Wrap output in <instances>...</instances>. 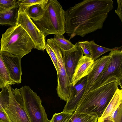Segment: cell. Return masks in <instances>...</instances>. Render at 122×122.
Wrapping results in <instances>:
<instances>
[{
	"mask_svg": "<svg viewBox=\"0 0 122 122\" xmlns=\"http://www.w3.org/2000/svg\"><path fill=\"white\" fill-rule=\"evenodd\" d=\"M112 0H85L65 12V33L70 37H84L101 29L109 12L113 8Z\"/></svg>",
	"mask_w": 122,
	"mask_h": 122,
	"instance_id": "cell-1",
	"label": "cell"
},
{
	"mask_svg": "<svg viewBox=\"0 0 122 122\" xmlns=\"http://www.w3.org/2000/svg\"><path fill=\"white\" fill-rule=\"evenodd\" d=\"M119 85L113 82L90 92L79 102L75 113L102 115L113 97Z\"/></svg>",
	"mask_w": 122,
	"mask_h": 122,
	"instance_id": "cell-2",
	"label": "cell"
},
{
	"mask_svg": "<svg viewBox=\"0 0 122 122\" xmlns=\"http://www.w3.org/2000/svg\"><path fill=\"white\" fill-rule=\"evenodd\" d=\"M65 12L56 0H47L42 16L32 20L38 29L46 37L50 34L63 35L65 33Z\"/></svg>",
	"mask_w": 122,
	"mask_h": 122,
	"instance_id": "cell-3",
	"label": "cell"
},
{
	"mask_svg": "<svg viewBox=\"0 0 122 122\" xmlns=\"http://www.w3.org/2000/svg\"><path fill=\"white\" fill-rule=\"evenodd\" d=\"M0 43L1 51L22 58L34 47L28 34L20 25H16L8 28L2 34Z\"/></svg>",
	"mask_w": 122,
	"mask_h": 122,
	"instance_id": "cell-4",
	"label": "cell"
},
{
	"mask_svg": "<svg viewBox=\"0 0 122 122\" xmlns=\"http://www.w3.org/2000/svg\"><path fill=\"white\" fill-rule=\"evenodd\" d=\"M0 103L9 122H31L25 110L19 89L8 85L1 89Z\"/></svg>",
	"mask_w": 122,
	"mask_h": 122,
	"instance_id": "cell-5",
	"label": "cell"
},
{
	"mask_svg": "<svg viewBox=\"0 0 122 122\" xmlns=\"http://www.w3.org/2000/svg\"><path fill=\"white\" fill-rule=\"evenodd\" d=\"M122 47L114 48L110 51L109 54L110 59L94 83L90 92L115 82H117L122 89Z\"/></svg>",
	"mask_w": 122,
	"mask_h": 122,
	"instance_id": "cell-6",
	"label": "cell"
},
{
	"mask_svg": "<svg viewBox=\"0 0 122 122\" xmlns=\"http://www.w3.org/2000/svg\"><path fill=\"white\" fill-rule=\"evenodd\" d=\"M25 110L31 122H50L40 97L29 86L19 89Z\"/></svg>",
	"mask_w": 122,
	"mask_h": 122,
	"instance_id": "cell-7",
	"label": "cell"
},
{
	"mask_svg": "<svg viewBox=\"0 0 122 122\" xmlns=\"http://www.w3.org/2000/svg\"><path fill=\"white\" fill-rule=\"evenodd\" d=\"M18 4L19 9L16 25H20L28 35L33 43L34 49L44 51L45 49L46 37L29 17L25 9Z\"/></svg>",
	"mask_w": 122,
	"mask_h": 122,
	"instance_id": "cell-8",
	"label": "cell"
},
{
	"mask_svg": "<svg viewBox=\"0 0 122 122\" xmlns=\"http://www.w3.org/2000/svg\"><path fill=\"white\" fill-rule=\"evenodd\" d=\"M56 53L58 61L57 93L61 99L66 102L70 96L72 86L66 71L62 51L53 39H50Z\"/></svg>",
	"mask_w": 122,
	"mask_h": 122,
	"instance_id": "cell-9",
	"label": "cell"
},
{
	"mask_svg": "<svg viewBox=\"0 0 122 122\" xmlns=\"http://www.w3.org/2000/svg\"><path fill=\"white\" fill-rule=\"evenodd\" d=\"M61 51L66 74L72 85L75 69L79 59L84 55L83 52L78 42L71 49L66 51Z\"/></svg>",
	"mask_w": 122,
	"mask_h": 122,
	"instance_id": "cell-10",
	"label": "cell"
},
{
	"mask_svg": "<svg viewBox=\"0 0 122 122\" xmlns=\"http://www.w3.org/2000/svg\"><path fill=\"white\" fill-rule=\"evenodd\" d=\"M87 80V76L80 79L73 86H72L63 112L72 113L75 111L85 91Z\"/></svg>",
	"mask_w": 122,
	"mask_h": 122,
	"instance_id": "cell-11",
	"label": "cell"
},
{
	"mask_svg": "<svg viewBox=\"0 0 122 122\" xmlns=\"http://www.w3.org/2000/svg\"><path fill=\"white\" fill-rule=\"evenodd\" d=\"M2 53L3 61L11 79L15 84L21 83L22 58L5 51H2Z\"/></svg>",
	"mask_w": 122,
	"mask_h": 122,
	"instance_id": "cell-12",
	"label": "cell"
},
{
	"mask_svg": "<svg viewBox=\"0 0 122 122\" xmlns=\"http://www.w3.org/2000/svg\"><path fill=\"white\" fill-rule=\"evenodd\" d=\"M110 57L109 55L104 56L94 61L92 69L87 76L85 90L80 102L90 92L94 83L108 61Z\"/></svg>",
	"mask_w": 122,
	"mask_h": 122,
	"instance_id": "cell-13",
	"label": "cell"
},
{
	"mask_svg": "<svg viewBox=\"0 0 122 122\" xmlns=\"http://www.w3.org/2000/svg\"><path fill=\"white\" fill-rule=\"evenodd\" d=\"M94 61L92 58L84 55L81 57L73 76L72 83V86L81 79L87 76L92 69Z\"/></svg>",
	"mask_w": 122,
	"mask_h": 122,
	"instance_id": "cell-14",
	"label": "cell"
},
{
	"mask_svg": "<svg viewBox=\"0 0 122 122\" xmlns=\"http://www.w3.org/2000/svg\"><path fill=\"white\" fill-rule=\"evenodd\" d=\"M122 103V90L118 88L113 97L97 122H104L108 119L113 112Z\"/></svg>",
	"mask_w": 122,
	"mask_h": 122,
	"instance_id": "cell-15",
	"label": "cell"
},
{
	"mask_svg": "<svg viewBox=\"0 0 122 122\" xmlns=\"http://www.w3.org/2000/svg\"><path fill=\"white\" fill-rule=\"evenodd\" d=\"M18 9V3L11 8L0 12V25H15Z\"/></svg>",
	"mask_w": 122,
	"mask_h": 122,
	"instance_id": "cell-16",
	"label": "cell"
},
{
	"mask_svg": "<svg viewBox=\"0 0 122 122\" xmlns=\"http://www.w3.org/2000/svg\"><path fill=\"white\" fill-rule=\"evenodd\" d=\"M16 84L11 79L8 71L3 59L0 48V88L2 89L8 85Z\"/></svg>",
	"mask_w": 122,
	"mask_h": 122,
	"instance_id": "cell-17",
	"label": "cell"
},
{
	"mask_svg": "<svg viewBox=\"0 0 122 122\" xmlns=\"http://www.w3.org/2000/svg\"><path fill=\"white\" fill-rule=\"evenodd\" d=\"M47 1L46 0L43 3L34 5L25 9L27 14L32 20H38L42 16L45 4Z\"/></svg>",
	"mask_w": 122,
	"mask_h": 122,
	"instance_id": "cell-18",
	"label": "cell"
},
{
	"mask_svg": "<svg viewBox=\"0 0 122 122\" xmlns=\"http://www.w3.org/2000/svg\"><path fill=\"white\" fill-rule=\"evenodd\" d=\"M86 42L91 54L92 58L94 61L97 59L101 55L114 49V48H108L99 46L93 40L90 41H86Z\"/></svg>",
	"mask_w": 122,
	"mask_h": 122,
	"instance_id": "cell-19",
	"label": "cell"
},
{
	"mask_svg": "<svg viewBox=\"0 0 122 122\" xmlns=\"http://www.w3.org/2000/svg\"><path fill=\"white\" fill-rule=\"evenodd\" d=\"M98 119L96 115L73 112L68 122H97Z\"/></svg>",
	"mask_w": 122,
	"mask_h": 122,
	"instance_id": "cell-20",
	"label": "cell"
},
{
	"mask_svg": "<svg viewBox=\"0 0 122 122\" xmlns=\"http://www.w3.org/2000/svg\"><path fill=\"white\" fill-rule=\"evenodd\" d=\"M53 39L62 51H66L68 50L74 46L75 45L72 44L69 40L65 38L63 35H55Z\"/></svg>",
	"mask_w": 122,
	"mask_h": 122,
	"instance_id": "cell-21",
	"label": "cell"
},
{
	"mask_svg": "<svg viewBox=\"0 0 122 122\" xmlns=\"http://www.w3.org/2000/svg\"><path fill=\"white\" fill-rule=\"evenodd\" d=\"M73 113L66 112L63 111L58 113H56L53 115L50 122H68Z\"/></svg>",
	"mask_w": 122,
	"mask_h": 122,
	"instance_id": "cell-22",
	"label": "cell"
},
{
	"mask_svg": "<svg viewBox=\"0 0 122 122\" xmlns=\"http://www.w3.org/2000/svg\"><path fill=\"white\" fill-rule=\"evenodd\" d=\"M45 49L50 56L57 71L58 69L57 59L50 39H48L46 43Z\"/></svg>",
	"mask_w": 122,
	"mask_h": 122,
	"instance_id": "cell-23",
	"label": "cell"
},
{
	"mask_svg": "<svg viewBox=\"0 0 122 122\" xmlns=\"http://www.w3.org/2000/svg\"><path fill=\"white\" fill-rule=\"evenodd\" d=\"M122 103H121L113 112L107 120L112 122H122Z\"/></svg>",
	"mask_w": 122,
	"mask_h": 122,
	"instance_id": "cell-24",
	"label": "cell"
},
{
	"mask_svg": "<svg viewBox=\"0 0 122 122\" xmlns=\"http://www.w3.org/2000/svg\"><path fill=\"white\" fill-rule=\"evenodd\" d=\"M46 0H18V3L24 9H26L33 5L43 3Z\"/></svg>",
	"mask_w": 122,
	"mask_h": 122,
	"instance_id": "cell-25",
	"label": "cell"
},
{
	"mask_svg": "<svg viewBox=\"0 0 122 122\" xmlns=\"http://www.w3.org/2000/svg\"><path fill=\"white\" fill-rule=\"evenodd\" d=\"M18 3V0H0V7L8 10Z\"/></svg>",
	"mask_w": 122,
	"mask_h": 122,
	"instance_id": "cell-26",
	"label": "cell"
},
{
	"mask_svg": "<svg viewBox=\"0 0 122 122\" xmlns=\"http://www.w3.org/2000/svg\"><path fill=\"white\" fill-rule=\"evenodd\" d=\"M78 42L83 51L84 55L92 58L91 54L86 44V41H80Z\"/></svg>",
	"mask_w": 122,
	"mask_h": 122,
	"instance_id": "cell-27",
	"label": "cell"
},
{
	"mask_svg": "<svg viewBox=\"0 0 122 122\" xmlns=\"http://www.w3.org/2000/svg\"><path fill=\"white\" fill-rule=\"evenodd\" d=\"M117 8L115 10V13L117 14L122 22V0H117Z\"/></svg>",
	"mask_w": 122,
	"mask_h": 122,
	"instance_id": "cell-28",
	"label": "cell"
},
{
	"mask_svg": "<svg viewBox=\"0 0 122 122\" xmlns=\"http://www.w3.org/2000/svg\"><path fill=\"white\" fill-rule=\"evenodd\" d=\"M0 122H9L7 116L4 111H0Z\"/></svg>",
	"mask_w": 122,
	"mask_h": 122,
	"instance_id": "cell-29",
	"label": "cell"
},
{
	"mask_svg": "<svg viewBox=\"0 0 122 122\" xmlns=\"http://www.w3.org/2000/svg\"><path fill=\"white\" fill-rule=\"evenodd\" d=\"M7 10L6 9H5L4 8H3L1 7H0V12L6 10Z\"/></svg>",
	"mask_w": 122,
	"mask_h": 122,
	"instance_id": "cell-30",
	"label": "cell"
},
{
	"mask_svg": "<svg viewBox=\"0 0 122 122\" xmlns=\"http://www.w3.org/2000/svg\"><path fill=\"white\" fill-rule=\"evenodd\" d=\"M0 111H4V110L2 107L0 103Z\"/></svg>",
	"mask_w": 122,
	"mask_h": 122,
	"instance_id": "cell-31",
	"label": "cell"
},
{
	"mask_svg": "<svg viewBox=\"0 0 122 122\" xmlns=\"http://www.w3.org/2000/svg\"><path fill=\"white\" fill-rule=\"evenodd\" d=\"M104 122H112V121L108 120H107L105 121Z\"/></svg>",
	"mask_w": 122,
	"mask_h": 122,
	"instance_id": "cell-32",
	"label": "cell"
},
{
	"mask_svg": "<svg viewBox=\"0 0 122 122\" xmlns=\"http://www.w3.org/2000/svg\"></svg>",
	"mask_w": 122,
	"mask_h": 122,
	"instance_id": "cell-33",
	"label": "cell"
}]
</instances>
